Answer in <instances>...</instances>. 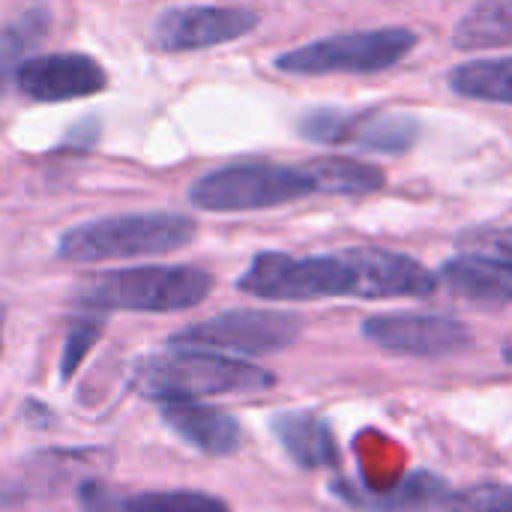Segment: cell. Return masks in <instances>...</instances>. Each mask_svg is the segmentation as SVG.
I'll list each match as a JSON object with an SVG mask.
<instances>
[{
  "instance_id": "cell-1",
  "label": "cell",
  "mask_w": 512,
  "mask_h": 512,
  "mask_svg": "<svg viewBox=\"0 0 512 512\" xmlns=\"http://www.w3.org/2000/svg\"><path fill=\"white\" fill-rule=\"evenodd\" d=\"M129 384L153 402H198L207 396H249L276 387V378L246 360L204 351L177 348L147 354L132 363Z\"/></svg>"
},
{
  "instance_id": "cell-2",
  "label": "cell",
  "mask_w": 512,
  "mask_h": 512,
  "mask_svg": "<svg viewBox=\"0 0 512 512\" xmlns=\"http://www.w3.org/2000/svg\"><path fill=\"white\" fill-rule=\"evenodd\" d=\"M198 234L195 219L180 213H129L69 228L57 243V258L69 264H99L123 258L165 255L189 246Z\"/></svg>"
},
{
  "instance_id": "cell-3",
  "label": "cell",
  "mask_w": 512,
  "mask_h": 512,
  "mask_svg": "<svg viewBox=\"0 0 512 512\" xmlns=\"http://www.w3.org/2000/svg\"><path fill=\"white\" fill-rule=\"evenodd\" d=\"M213 276L201 267H129L99 273L75 291L78 306L93 312H183L204 303Z\"/></svg>"
},
{
  "instance_id": "cell-4",
  "label": "cell",
  "mask_w": 512,
  "mask_h": 512,
  "mask_svg": "<svg viewBox=\"0 0 512 512\" xmlns=\"http://www.w3.org/2000/svg\"><path fill=\"white\" fill-rule=\"evenodd\" d=\"M309 195H318L312 159L303 165H228L204 174L189 189V201L210 213L270 210Z\"/></svg>"
},
{
  "instance_id": "cell-5",
  "label": "cell",
  "mask_w": 512,
  "mask_h": 512,
  "mask_svg": "<svg viewBox=\"0 0 512 512\" xmlns=\"http://www.w3.org/2000/svg\"><path fill=\"white\" fill-rule=\"evenodd\" d=\"M417 45L408 27H381L360 33H336L276 57V66L291 75H372L405 60Z\"/></svg>"
},
{
  "instance_id": "cell-6",
  "label": "cell",
  "mask_w": 512,
  "mask_h": 512,
  "mask_svg": "<svg viewBox=\"0 0 512 512\" xmlns=\"http://www.w3.org/2000/svg\"><path fill=\"white\" fill-rule=\"evenodd\" d=\"M237 288L249 297L309 303L327 297H354V270L342 252L294 258L285 252H261L249 270L237 279Z\"/></svg>"
},
{
  "instance_id": "cell-7",
  "label": "cell",
  "mask_w": 512,
  "mask_h": 512,
  "mask_svg": "<svg viewBox=\"0 0 512 512\" xmlns=\"http://www.w3.org/2000/svg\"><path fill=\"white\" fill-rule=\"evenodd\" d=\"M303 333V321L288 312L237 309L201 324H192L171 336L177 348H204L216 354H273L291 348Z\"/></svg>"
},
{
  "instance_id": "cell-8",
  "label": "cell",
  "mask_w": 512,
  "mask_h": 512,
  "mask_svg": "<svg viewBox=\"0 0 512 512\" xmlns=\"http://www.w3.org/2000/svg\"><path fill=\"white\" fill-rule=\"evenodd\" d=\"M300 135L318 144H351L375 153H405L420 135V123L411 114L396 111H345V108H315L300 117Z\"/></svg>"
},
{
  "instance_id": "cell-9",
  "label": "cell",
  "mask_w": 512,
  "mask_h": 512,
  "mask_svg": "<svg viewBox=\"0 0 512 512\" xmlns=\"http://www.w3.org/2000/svg\"><path fill=\"white\" fill-rule=\"evenodd\" d=\"M258 21L261 15L243 6H171L153 21L150 39L159 51H201L243 39Z\"/></svg>"
},
{
  "instance_id": "cell-10",
  "label": "cell",
  "mask_w": 512,
  "mask_h": 512,
  "mask_svg": "<svg viewBox=\"0 0 512 512\" xmlns=\"http://www.w3.org/2000/svg\"><path fill=\"white\" fill-rule=\"evenodd\" d=\"M363 336L372 345L405 357H453L468 351L474 342L471 330L462 321L417 312L375 315L363 321Z\"/></svg>"
},
{
  "instance_id": "cell-11",
  "label": "cell",
  "mask_w": 512,
  "mask_h": 512,
  "mask_svg": "<svg viewBox=\"0 0 512 512\" xmlns=\"http://www.w3.org/2000/svg\"><path fill=\"white\" fill-rule=\"evenodd\" d=\"M354 270V297L390 300V297H429L438 288V276L426 270L417 258L360 246L342 252Z\"/></svg>"
},
{
  "instance_id": "cell-12",
  "label": "cell",
  "mask_w": 512,
  "mask_h": 512,
  "mask_svg": "<svg viewBox=\"0 0 512 512\" xmlns=\"http://www.w3.org/2000/svg\"><path fill=\"white\" fill-rule=\"evenodd\" d=\"M15 84L36 102H69L105 90L108 75L87 54H39L18 66Z\"/></svg>"
},
{
  "instance_id": "cell-13",
  "label": "cell",
  "mask_w": 512,
  "mask_h": 512,
  "mask_svg": "<svg viewBox=\"0 0 512 512\" xmlns=\"http://www.w3.org/2000/svg\"><path fill=\"white\" fill-rule=\"evenodd\" d=\"M162 420L177 438L207 456H231L240 450L243 432L237 420L219 408L201 402H162Z\"/></svg>"
},
{
  "instance_id": "cell-14",
  "label": "cell",
  "mask_w": 512,
  "mask_h": 512,
  "mask_svg": "<svg viewBox=\"0 0 512 512\" xmlns=\"http://www.w3.org/2000/svg\"><path fill=\"white\" fill-rule=\"evenodd\" d=\"M438 282H444L456 297L477 303V306L512 303V270L483 255L465 252L459 258H450L441 267Z\"/></svg>"
},
{
  "instance_id": "cell-15",
  "label": "cell",
  "mask_w": 512,
  "mask_h": 512,
  "mask_svg": "<svg viewBox=\"0 0 512 512\" xmlns=\"http://www.w3.org/2000/svg\"><path fill=\"white\" fill-rule=\"evenodd\" d=\"M270 429L279 438V444L288 453V459L297 462L306 471L333 468L339 462V447H336L333 429L318 414L282 411V414L273 417Z\"/></svg>"
},
{
  "instance_id": "cell-16",
  "label": "cell",
  "mask_w": 512,
  "mask_h": 512,
  "mask_svg": "<svg viewBox=\"0 0 512 512\" xmlns=\"http://www.w3.org/2000/svg\"><path fill=\"white\" fill-rule=\"evenodd\" d=\"M339 498L351 501L360 510H375V512H405V510H423L432 507L438 501H444V483L429 477V474H417L408 477L402 486L378 492V489H354L351 483H336Z\"/></svg>"
},
{
  "instance_id": "cell-17",
  "label": "cell",
  "mask_w": 512,
  "mask_h": 512,
  "mask_svg": "<svg viewBox=\"0 0 512 512\" xmlns=\"http://www.w3.org/2000/svg\"><path fill=\"white\" fill-rule=\"evenodd\" d=\"M450 87L465 99L512 105V57H486L450 72Z\"/></svg>"
},
{
  "instance_id": "cell-18",
  "label": "cell",
  "mask_w": 512,
  "mask_h": 512,
  "mask_svg": "<svg viewBox=\"0 0 512 512\" xmlns=\"http://www.w3.org/2000/svg\"><path fill=\"white\" fill-rule=\"evenodd\" d=\"M312 165H315L321 195H366V192H378L387 183L381 168L342 159V156L312 159Z\"/></svg>"
},
{
  "instance_id": "cell-19",
  "label": "cell",
  "mask_w": 512,
  "mask_h": 512,
  "mask_svg": "<svg viewBox=\"0 0 512 512\" xmlns=\"http://www.w3.org/2000/svg\"><path fill=\"white\" fill-rule=\"evenodd\" d=\"M45 27H48V15L42 9H33L0 30V93L9 84V78H15L18 66L24 63L21 60L24 51L45 33Z\"/></svg>"
},
{
  "instance_id": "cell-20",
  "label": "cell",
  "mask_w": 512,
  "mask_h": 512,
  "mask_svg": "<svg viewBox=\"0 0 512 512\" xmlns=\"http://www.w3.org/2000/svg\"><path fill=\"white\" fill-rule=\"evenodd\" d=\"M123 512H231L219 498L204 492H141L126 498Z\"/></svg>"
},
{
  "instance_id": "cell-21",
  "label": "cell",
  "mask_w": 512,
  "mask_h": 512,
  "mask_svg": "<svg viewBox=\"0 0 512 512\" xmlns=\"http://www.w3.org/2000/svg\"><path fill=\"white\" fill-rule=\"evenodd\" d=\"M438 512H512V486L489 483L459 495H447Z\"/></svg>"
},
{
  "instance_id": "cell-22",
  "label": "cell",
  "mask_w": 512,
  "mask_h": 512,
  "mask_svg": "<svg viewBox=\"0 0 512 512\" xmlns=\"http://www.w3.org/2000/svg\"><path fill=\"white\" fill-rule=\"evenodd\" d=\"M99 333H102V318L87 315V318L72 321V327H69V333H66L63 357H60V375H63V381H69V378L75 375L78 363H81V360L87 357V351L96 345Z\"/></svg>"
},
{
  "instance_id": "cell-23",
  "label": "cell",
  "mask_w": 512,
  "mask_h": 512,
  "mask_svg": "<svg viewBox=\"0 0 512 512\" xmlns=\"http://www.w3.org/2000/svg\"><path fill=\"white\" fill-rule=\"evenodd\" d=\"M462 249L471 255H483L492 258L504 267L512 270V228H480V231H468L462 234Z\"/></svg>"
},
{
  "instance_id": "cell-24",
  "label": "cell",
  "mask_w": 512,
  "mask_h": 512,
  "mask_svg": "<svg viewBox=\"0 0 512 512\" xmlns=\"http://www.w3.org/2000/svg\"><path fill=\"white\" fill-rule=\"evenodd\" d=\"M507 360H512V345H510V348H507Z\"/></svg>"
}]
</instances>
